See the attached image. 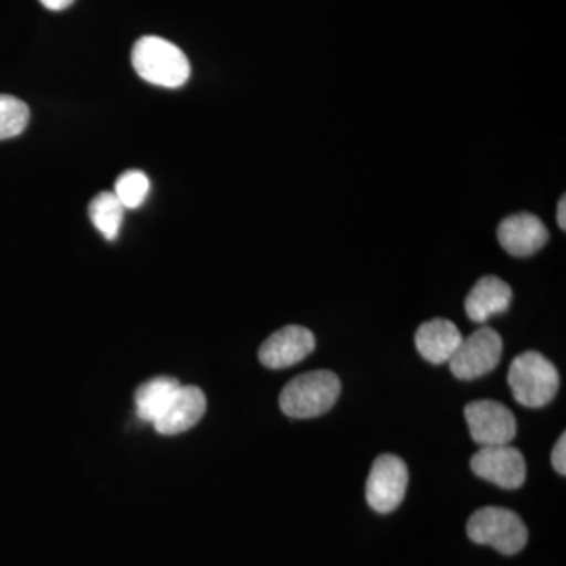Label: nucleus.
I'll use <instances>...</instances> for the list:
<instances>
[{"label":"nucleus","mask_w":566,"mask_h":566,"mask_svg":"<svg viewBox=\"0 0 566 566\" xmlns=\"http://www.w3.org/2000/svg\"><path fill=\"white\" fill-rule=\"evenodd\" d=\"M132 62L142 80L159 87H181L191 76V65L185 52L161 36L148 35L137 40Z\"/></svg>","instance_id":"f257e3e1"},{"label":"nucleus","mask_w":566,"mask_h":566,"mask_svg":"<svg viewBox=\"0 0 566 566\" xmlns=\"http://www.w3.org/2000/svg\"><path fill=\"white\" fill-rule=\"evenodd\" d=\"M340 390V379L333 371H308L283 387L279 403L282 411L293 419H312L329 411Z\"/></svg>","instance_id":"f03ea898"},{"label":"nucleus","mask_w":566,"mask_h":566,"mask_svg":"<svg viewBox=\"0 0 566 566\" xmlns=\"http://www.w3.org/2000/svg\"><path fill=\"white\" fill-rule=\"evenodd\" d=\"M509 386L517 403L527 408H543L554 400L560 387L556 365L542 353L526 352L510 365Z\"/></svg>","instance_id":"7ed1b4c3"},{"label":"nucleus","mask_w":566,"mask_h":566,"mask_svg":"<svg viewBox=\"0 0 566 566\" xmlns=\"http://www.w3.org/2000/svg\"><path fill=\"white\" fill-rule=\"evenodd\" d=\"M468 535L476 545L494 547L515 556L527 545V527L515 512L502 506H483L468 521Z\"/></svg>","instance_id":"20e7f679"},{"label":"nucleus","mask_w":566,"mask_h":566,"mask_svg":"<svg viewBox=\"0 0 566 566\" xmlns=\"http://www.w3.org/2000/svg\"><path fill=\"white\" fill-rule=\"evenodd\" d=\"M502 337L491 327H480L474 334L461 340L452 359L449 360L450 370L458 379L482 378L493 371L501 360Z\"/></svg>","instance_id":"39448f33"},{"label":"nucleus","mask_w":566,"mask_h":566,"mask_svg":"<svg viewBox=\"0 0 566 566\" xmlns=\"http://www.w3.org/2000/svg\"><path fill=\"white\" fill-rule=\"evenodd\" d=\"M408 465L400 457L382 453L376 458L367 480V502L375 512L392 513L403 502L408 488Z\"/></svg>","instance_id":"423d86ee"},{"label":"nucleus","mask_w":566,"mask_h":566,"mask_svg":"<svg viewBox=\"0 0 566 566\" xmlns=\"http://www.w3.org/2000/svg\"><path fill=\"white\" fill-rule=\"evenodd\" d=\"M464 417L469 433L479 446H505L515 439V416L501 401H471L464 408Z\"/></svg>","instance_id":"0eeeda50"},{"label":"nucleus","mask_w":566,"mask_h":566,"mask_svg":"<svg viewBox=\"0 0 566 566\" xmlns=\"http://www.w3.org/2000/svg\"><path fill=\"white\" fill-rule=\"evenodd\" d=\"M471 469L480 479L504 490H517L526 482V460L510 444L482 447L472 457Z\"/></svg>","instance_id":"6e6552de"},{"label":"nucleus","mask_w":566,"mask_h":566,"mask_svg":"<svg viewBox=\"0 0 566 566\" xmlns=\"http://www.w3.org/2000/svg\"><path fill=\"white\" fill-rule=\"evenodd\" d=\"M316 346L315 335L307 327L290 324L275 331L263 342L259 352L260 363L264 367L281 370L292 367L314 353Z\"/></svg>","instance_id":"1a4fd4ad"},{"label":"nucleus","mask_w":566,"mask_h":566,"mask_svg":"<svg viewBox=\"0 0 566 566\" xmlns=\"http://www.w3.org/2000/svg\"><path fill=\"white\" fill-rule=\"evenodd\" d=\"M497 240L513 256H531L549 240L545 223L531 212H517L499 223Z\"/></svg>","instance_id":"9d476101"},{"label":"nucleus","mask_w":566,"mask_h":566,"mask_svg":"<svg viewBox=\"0 0 566 566\" xmlns=\"http://www.w3.org/2000/svg\"><path fill=\"white\" fill-rule=\"evenodd\" d=\"M205 411H207V397L202 389L196 386H180L166 411L153 424L159 434L185 433L200 422Z\"/></svg>","instance_id":"9b49d317"},{"label":"nucleus","mask_w":566,"mask_h":566,"mask_svg":"<svg viewBox=\"0 0 566 566\" xmlns=\"http://www.w3.org/2000/svg\"><path fill=\"white\" fill-rule=\"evenodd\" d=\"M512 286L497 275H485L472 286L465 297V314L474 323H485L491 316L504 314L512 304Z\"/></svg>","instance_id":"f8f14e48"},{"label":"nucleus","mask_w":566,"mask_h":566,"mask_svg":"<svg viewBox=\"0 0 566 566\" xmlns=\"http://www.w3.org/2000/svg\"><path fill=\"white\" fill-rule=\"evenodd\" d=\"M463 340L457 324L446 318L423 323L416 333L417 352L434 365L449 364Z\"/></svg>","instance_id":"ddd939ff"},{"label":"nucleus","mask_w":566,"mask_h":566,"mask_svg":"<svg viewBox=\"0 0 566 566\" xmlns=\"http://www.w3.org/2000/svg\"><path fill=\"white\" fill-rule=\"evenodd\" d=\"M180 382L170 376H158L142 385L136 392V411L144 422L155 423L180 389Z\"/></svg>","instance_id":"4468645a"},{"label":"nucleus","mask_w":566,"mask_h":566,"mask_svg":"<svg viewBox=\"0 0 566 566\" xmlns=\"http://www.w3.org/2000/svg\"><path fill=\"white\" fill-rule=\"evenodd\" d=\"M126 208L114 192H102L88 205V216L93 226L106 240H115L120 233Z\"/></svg>","instance_id":"2eb2a0df"},{"label":"nucleus","mask_w":566,"mask_h":566,"mask_svg":"<svg viewBox=\"0 0 566 566\" xmlns=\"http://www.w3.org/2000/svg\"><path fill=\"white\" fill-rule=\"evenodd\" d=\"M31 112L28 104L10 95H0V140L20 136L28 126Z\"/></svg>","instance_id":"dca6fc26"},{"label":"nucleus","mask_w":566,"mask_h":566,"mask_svg":"<svg viewBox=\"0 0 566 566\" xmlns=\"http://www.w3.org/2000/svg\"><path fill=\"white\" fill-rule=\"evenodd\" d=\"M148 191H150V180L140 170H128L115 181L114 193L123 207L129 210L139 208L147 199Z\"/></svg>","instance_id":"f3484780"},{"label":"nucleus","mask_w":566,"mask_h":566,"mask_svg":"<svg viewBox=\"0 0 566 566\" xmlns=\"http://www.w3.org/2000/svg\"><path fill=\"white\" fill-rule=\"evenodd\" d=\"M551 461H553L554 469L560 475L566 474V434L562 433L560 438L556 442L553 449V455H551Z\"/></svg>","instance_id":"a211bd4d"},{"label":"nucleus","mask_w":566,"mask_h":566,"mask_svg":"<svg viewBox=\"0 0 566 566\" xmlns=\"http://www.w3.org/2000/svg\"><path fill=\"white\" fill-rule=\"evenodd\" d=\"M40 2L43 3V6L46 7L48 10L61 11L69 9L71 3L74 2V0H40Z\"/></svg>","instance_id":"6ab92c4d"},{"label":"nucleus","mask_w":566,"mask_h":566,"mask_svg":"<svg viewBox=\"0 0 566 566\" xmlns=\"http://www.w3.org/2000/svg\"><path fill=\"white\" fill-rule=\"evenodd\" d=\"M565 207H566V199H565V196H562L560 202H558V208H557V222H558V226H560L562 230L566 229Z\"/></svg>","instance_id":"aec40b11"}]
</instances>
